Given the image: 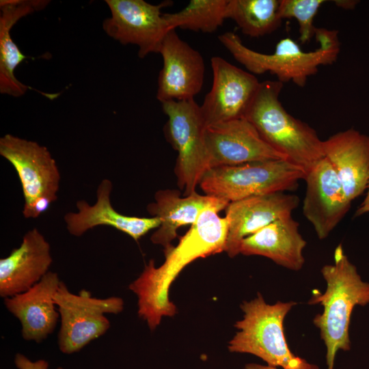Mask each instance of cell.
<instances>
[{
  "instance_id": "obj_1",
  "label": "cell",
  "mask_w": 369,
  "mask_h": 369,
  "mask_svg": "<svg viewBox=\"0 0 369 369\" xmlns=\"http://www.w3.org/2000/svg\"><path fill=\"white\" fill-rule=\"evenodd\" d=\"M219 212L214 208L203 210L177 245L164 249L162 264L156 266L150 260L140 275L129 284V290L137 297L138 315L150 330H154L163 317H172L176 313L169 292L180 273L198 258L225 251L228 223Z\"/></svg>"
},
{
  "instance_id": "obj_2",
  "label": "cell",
  "mask_w": 369,
  "mask_h": 369,
  "mask_svg": "<svg viewBox=\"0 0 369 369\" xmlns=\"http://www.w3.org/2000/svg\"><path fill=\"white\" fill-rule=\"evenodd\" d=\"M321 274L326 290L323 294H314L309 304L323 307V313L316 315L313 323L326 346L327 369H333L337 352L351 349V314L355 306L369 303V282L362 280L341 245L335 249L334 264L323 266Z\"/></svg>"
},
{
  "instance_id": "obj_3",
  "label": "cell",
  "mask_w": 369,
  "mask_h": 369,
  "mask_svg": "<svg viewBox=\"0 0 369 369\" xmlns=\"http://www.w3.org/2000/svg\"><path fill=\"white\" fill-rule=\"evenodd\" d=\"M283 85L277 80L260 82L244 118L267 144L306 173L325 157L323 140L283 107L279 100Z\"/></svg>"
},
{
  "instance_id": "obj_4",
  "label": "cell",
  "mask_w": 369,
  "mask_h": 369,
  "mask_svg": "<svg viewBox=\"0 0 369 369\" xmlns=\"http://www.w3.org/2000/svg\"><path fill=\"white\" fill-rule=\"evenodd\" d=\"M314 36L319 46L314 51H303L296 41L287 37L277 43L272 53L248 48L234 32H226L218 38L233 57L251 74L269 72L283 83L292 81L303 87L308 78L318 72L319 66L333 64L340 51L338 30L316 28Z\"/></svg>"
},
{
  "instance_id": "obj_5",
  "label": "cell",
  "mask_w": 369,
  "mask_h": 369,
  "mask_svg": "<svg viewBox=\"0 0 369 369\" xmlns=\"http://www.w3.org/2000/svg\"><path fill=\"white\" fill-rule=\"evenodd\" d=\"M296 302H265L258 293L256 298L243 301L240 305L243 318L234 324L238 329L229 341L231 353L255 355L268 366L282 369H319L292 353L287 344L284 321Z\"/></svg>"
},
{
  "instance_id": "obj_6",
  "label": "cell",
  "mask_w": 369,
  "mask_h": 369,
  "mask_svg": "<svg viewBox=\"0 0 369 369\" xmlns=\"http://www.w3.org/2000/svg\"><path fill=\"white\" fill-rule=\"evenodd\" d=\"M305 172L286 159L254 161L209 169L200 182L206 195L229 202L297 188Z\"/></svg>"
},
{
  "instance_id": "obj_7",
  "label": "cell",
  "mask_w": 369,
  "mask_h": 369,
  "mask_svg": "<svg viewBox=\"0 0 369 369\" xmlns=\"http://www.w3.org/2000/svg\"><path fill=\"white\" fill-rule=\"evenodd\" d=\"M167 117L165 134L178 152L175 174L184 195L196 192L204 174L210 169L205 143L206 125L200 105L194 99L161 102Z\"/></svg>"
},
{
  "instance_id": "obj_8",
  "label": "cell",
  "mask_w": 369,
  "mask_h": 369,
  "mask_svg": "<svg viewBox=\"0 0 369 369\" xmlns=\"http://www.w3.org/2000/svg\"><path fill=\"white\" fill-rule=\"evenodd\" d=\"M54 301L60 319L57 345L66 355L80 351L107 333L111 323L106 314H119L124 306V300L119 297L96 298L86 290L74 294L62 281Z\"/></svg>"
},
{
  "instance_id": "obj_9",
  "label": "cell",
  "mask_w": 369,
  "mask_h": 369,
  "mask_svg": "<svg viewBox=\"0 0 369 369\" xmlns=\"http://www.w3.org/2000/svg\"><path fill=\"white\" fill-rule=\"evenodd\" d=\"M105 3L111 12V16L102 23L107 36L122 44L137 46L139 58L159 53L163 40L171 30L161 10L172 5V1L157 5L144 0H106Z\"/></svg>"
},
{
  "instance_id": "obj_10",
  "label": "cell",
  "mask_w": 369,
  "mask_h": 369,
  "mask_svg": "<svg viewBox=\"0 0 369 369\" xmlns=\"http://www.w3.org/2000/svg\"><path fill=\"white\" fill-rule=\"evenodd\" d=\"M0 154L18 176L25 200L23 215L40 200H57L60 174L46 147L6 134L0 138Z\"/></svg>"
},
{
  "instance_id": "obj_11",
  "label": "cell",
  "mask_w": 369,
  "mask_h": 369,
  "mask_svg": "<svg viewBox=\"0 0 369 369\" xmlns=\"http://www.w3.org/2000/svg\"><path fill=\"white\" fill-rule=\"evenodd\" d=\"M210 64L212 87L200 106L206 126L244 118L260 82L221 57H213Z\"/></svg>"
},
{
  "instance_id": "obj_12",
  "label": "cell",
  "mask_w": 369,
  "mask_h": 369,
  "mask_svg": "<svg viewBox=\"0 0 369 369\" xmlns=\"http://www.w3.org/2000/svg\"><path fill=\"white\" fill-rule=\"evenodd\" d=\"M204 137L210 169L286 159L262 139L245 118L208 125L205 128Z\"/></svg>"
},
{
  "instance_id": "obj_13",
  "label": "cell",
  "mask_w": 369,
  "mask_h": 369,
  "mask_svg": "<svg viewBox=\"0 0 369 369\" xmlns=\"http://www.w3.org/2000/svg\"><path fill=\"white\" fill-rule=\"evenodd\" d=\"M159 53L163 67L158 78L157 100L161 103L194 99L204 79L205 65L200 53L173 29L166 34Z\"/></svg>"
},
{
  "instance_id": "obj_14",
  "label": "cell",
  "mask_w": 369,
  "mask_h": 369,
  "mask_svg": "<svg viewBox=\"0 0 369 369\" xmlns=\"http://www.w3.org/2000/svg\"><path fill=\"white\" fill-rule=\"evenodd\" d=\"M303 213L318 238H327L349 210L342 183L329 161L324 157L306 172Z\"/></svg>"
},
{
  "instance_id": "obj_15",
  "label": "cell",
  "mask_w": 369,
  "mask_h": 369,
  "mask_svg": "<svg viewBox=\"0 0 369 369\" xmlns=\"http://www.w3.org/2000/svg\"><path fill=\"white\" fill-rule=\"evenodd\" d=\"M299 202L295 195L277 192L230 202L226 208L228 233L225 251L239 254L241 241L271 223L291 216Z\"/></svg>"
},
{
  "instance_id": "obj_16",
  "label": "cell",
  "mask_w": 369,
  "mask_h": 369,
  "mask_svg": "<svg viewBox=\"0 0 369 369\" xmlns=\"http://www.w3.org/2000/svg\"><path fill=\"white\" fill-rule=\"evenodd\" d=\"M60 282L57 273L49 271L27 290L4 299L6 309L20 323L24 340L40 343L55 329L59 314L54 297Z\"/></svg>"
},
{
  "instance_id": "obj_17",
  "label": "cell",
  "mask_w": 369,
  "mask_h": 369,
  "mask_svg": "<svg viewBox=\"0 0 369 369\" xmlns=\"http://www.w3.org/2000/svg\"><path fill=\"white\" fill-rule=\"evenodd\" d=\"M53 258L51 247L37 228L28 231L20 245L0 260V297L22 293L49 271Z\"/></svg>"
},
{
  "instance_id": "obj_18",
  "label": "cell",
  "mask_w": 369,
  "mask_h": 369,
  "mask_svg": "<svg viewBox=\"0 0 369 369\" xmlns=\"http://www.w3.org/2000/svg\"><path fill=\"white\" fill-rule=\"evenodd\" d=\"M112 187L109 180L103 179L97 188L95 204L90 205L85 200H79L76 204L77 212L65 215L66 228L70 234L81 236L96 226H108L137 241L149 231L160 226L159 217L127 216L115 210L110 200Z\"/></svg>"
},
{
  "instance_id": "obj_19",
  "label": "cell",
  "mask_w": 369,
  "mask_h": 369,
  "mask_svg": "<svg viewBox=\"0 0 369 369\" xmlns=\"http://www.w3.org/2000/svg\"><path fill=\"white\" fill-rule=\"evenodd\" d=\"M229 202L208 195L195 192L181 196L177 189H161L154 195V202L147 206L152 217L161 219V225L152 234L150 241L167 249L177 236V230L182 226H192L201 213L208 208L221 211L227 208Z\"/></svg>"
},
{
  "instance_id": "obj_20",
  "label": "cell",
  "mask_w": 369,
  "mask_h": 369,
  "mask_svg": "<svg viewBox=\"0 0 369 369\" xmlns=\"http://www.w3.org/2000/svg\"><path fill=\"white\" fill-rule=\"evenodd\" d=\"M325 157L335 169L344 193L352 202L367 189L369 180V135L353 128L323 141Z\"/></svg>"
},
{
  "instance_id": "obj_21",
  "label": "cell",
  "mask_w": 369,
  "mask_h": 369,
  "mask_svg": "<svg viewBox=\"0 0 369 369\" xmlns=\"http://www.w3.org/2000/svg\"><path fill=\"white\" fill-rule=\"evenodd\" d=\"M306 244L299 232V223L288 216L245 238L239 253L264 256L288 269L299 271L305 262L303 250Z\"/></svg>"
},
{
  "instance_id": "obj_22",
  "label": "cell",
  "mask_w": 369,
  "mask_h": 369,
  "mask_svg": "<svg viewBox=\"0 0 369 369\" xmlns=\"http://www.w3.org/2000/svg\"><path fill=\"white\" fill-rule=\"evenodd\" d=\"M46 0H1L0 1V92L14 97L23 96L30 88L15 77L16 68L25 56L11 38L14 25L23 17L46 7Z\"/></svg>"
},
{
  "instance_id": "obj_23",
  "label": "cell",
  "mask_w": 369,
  "mask_h": 369,
  "mask_svg": "<svg viewBox=\"0 0 369 369\" xmlns=\"http://www.w3.org/2000/svg\"><path fill=\"white\" fill-rule=\"evenodd\" d=\"M279 6V0H228L226 16L234 20L244 34L258 38L280 27Z\"/></svg>"
},
{
  "instance_id": "obj_24",
  "label": "cell",
  "mask_w": 369,
  "mask_h": 369,
  "mask_svg": "<svg viewBox=\"0 0 369 369\" xmlns=\"http://www.w3.org/2000/svg\"><path fill=\"white\" fill-rule=\"evenodd\" d=\"M228 3V0H191L182 10L164 13L163 17L171 29L212 33L226 19Z\"/></svg>"
},
{
  "instance_id": "obj_25",
  "label": "cell",
  "mask_w": 369,
  "mask_h": 369,
  "mask_svg": "<svg viewBox=\"0 0 369 369\" xmlns=\"http://www.w3.org/2000/svg\"><path fill=\"white\" fill-rule=\"evenodd\" d=\"M325 2L324 0H279V15L282 20H297L299 40L304 44L315 36L314 18Z\"/></svg>"
},
{
  "instance_id": "obj_26",
  "label": "cell",
  "mask_w": 369,
  "mask_h": 369,
  "mask_svg": "<svg viewBox=\"0 0 369 369\" xmlns=\"http://www.w3.org/2000/svg\"><path fill=\"white\" fill-rule=\"evenodd\" d=\"M18 369H48L49 362L44 359L30 360L22 353H17L14 359Z\"/></svg>"
},
{
  "instance_id": "obj_27",
  "label": "cell",
  "mask_w": 369,
  "mask_h": 369,
  "mask_svg": "<svg viewBox=\"0 0 369 369\" xmlns=\"http://www.w3.org/2000/svg\"><path fill=\"white\" fill-rule=\"evenodd\" d=\"M367 193L366 197L362 203L359 205L354 214V217H359L365 213H369V180L367 186Z\"/></svg>"
},
{
  "instance_id": "obj_28",
  "label": "cell",
  "mask_w": 369,
  "mask_h": 369,
  "mask_svg": "<svg viewBox=\"0 0 369 369\" xmlns=\"http://www.w3.org/2000/svg\"><path fill=\"white\" fill-rule=\"evenodd\" d=\"M334 3L343 9L352 10L354 9L359 1L354 0H336L333 1Z\"/></svg>"
},
{
  "instance_id": "obj_29",
  "label": "cell",
  "mask_w": 369,
  "mask_h": 369,
  "mask_svg": "<svg viewBox=\"0 0 369 369\" xmlns=\"http://www.w3.org/2000/svg\"><path fill=\"white\" fill-rule=\"evenodd\" d=\"M243 369H277L268 365L264 366L256 363H249L245 365Z\"/></svg>"
},
{
  "instance_id": "obj_30",
  "label": "cell",
  "mask_w": 369,
  "mask_h": 369,
  "mask_svg": "<svg viewBox=\"0 0 369 369\" xmlns=\"http://www.w3.org/2000/svg\"><path fill=\"white\" fill-rule=\"evenodd\" d=\"M56 369H63L62 367H58Z\"/></svg>"
}]
</instances>
